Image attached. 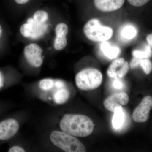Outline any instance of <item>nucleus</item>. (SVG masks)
I'll list each match as a JSON object with an SVG mask.
<instances>
[{"label": "nucleus", "instance_id": "f257e3e1", "mask_svg": "<svg viewBox=\"0 0 152 152\" xmlns=\"http://www.w3.org/2000/svg\"><path fill=\"white\" fill-rule=\"evenodd\" d=\"M60 128L75 137H84L92 133L94 124L89 117L79 114H66L61 120Z\"/></svg>", "mask_w": 152, "mask_h": 152}, {"label": "nucleus", "instance_id": "f03ea898", "mask_svg": "<svg viewBox=\"0 0 152 152\" xmlns=\"http://www.w3.org/2000/svg\"><path fill=\"white\" fill-rule=\"evenodd\" d=\"M51 141L55 146L66 152H85L86 148L75 136L63 131H54L50 136Z\"/></svg>", "mask_w": 152, "mask_h": 152}, {"label": "nucleus", "instance_id": "7ed1b4c3", "mask_svg": "<svg viewBox=\"0 0 152 152\" xmlns=\"http://www.w3.org/2000/svg\"><path fill=\"white\" fill-rule=\"evenodd\" d=\"M103 76L100 71L93 68L83 69L79 72L75 77L77 86L83 91L97 88L102 82Z\"/></svg>", "mask_w": 152, "mask_h": 152}, {"label": "nucleus", "instance_id": "20e7f679", "mask_svg": "<svg viewBox=\"0 0 152 152\" xmlns=\"http://www.w3.org/2000/svg\"><path fill=\"white\" fill-rule=\"evenodd\" d=\"M85 36L89 40L94 42H103L110 39L113 35L111 28L101 24L97 19H91L83 28Z\"/></svg>", "mask_w": 152, "mask_h": 152}, {"label": "nucleus", "instance_id": "39448f33", "mask_svg": "<svg viewBox=\"0 0 152 152\" xmlns=\"http://www.w3.org/2000/svg\"><path fill=\"white\" fill-rule=\"evenodd\" d=\"M47 22L34 14L32 18L28 19L26 23L22 25L20 32L24 37L32 39H39L47 32Z\"/></svg>", "mask_w": 152, "mask_h": 152}, {"label": "nucleus", "instance_id": "423d86ee", "mask_svg": "<svg viewBox=\"0 0 152 152\" xmlns=\"http://www.w3.org/2000/svg\"><path fill=\"white\" fill-rule=\"evenodd\" d=\"M42 53V48L35 43L28 45L24 49V54L26 60L30 65L34 67H39L43 64Z\"/></svg>", "mask_w": 152, "mask_h": 152}, {"label": "nucleus", "instance_id": "0eeeda50", "mask_svg": "<svg viewBox=\"0 0 152 152\" xmlns=\"http://www.w3.org/2000/svg\"><path fill=\"white\" fill-rule=\"evenodd\" d=\"M152 109V97L146 96L134 110L132 118L137 123L145 122L148 119L150 111Z\"/></svg>", "mask_w": 152, "mask_h": 152}, {"label": "nucleus", "instance_id": "6e6552de", "mask_svg": "<svg viewBox=\"0 0 152 152\" xmlns=\"http://www.w3.org/2000/svg\"><path fill=\"white\" fill-rule=\"evenodd\" d=\"M129 69V64L123 58L114 60L109 66L107 75L113 78H121L124 77Z\"/></svg>", "mask_w": 152, "mask_h": 152}, {"label": "nucleus", "instance_id": "1a4fd4ad", "mask_svg": "<svg viewBox=\"0 0 152 152\" xmlns=\"http://www.w3.org/2000/svg\"><path fill=\"white\" fill-rule=\"evenodd\" d=\"M129 97L126 93H117L105 99L104 102L105 108L110 111L114 112L118 107L126 105L129 102Z\"/></svg>", "mask_w": 152, "mask_h": 152}, {"label": "nucleus", "instance_id": "9d476101", "mask_svg": "<svg viewBox=\"0 0 152 152\" xmlns=\"http://www.w3.org/2000/svg\"><path fill=\"white\" fill-rule=\"evenodd\" d=\"M19 124L16 120L8 119L0 123V140H5L12 137L18 131Z\"/></svg>", "mask_w": 152, "mask_h": 152}, {"label": "nucleus", "instance_id": "9b49d317", "mask_svg": "<svg viewBox=\"0 0 152 152\" xmlns=\"http://www.w3.org/2000/svg\"><path fill=\"white\" fill-rule=\"evenodd\" d=\"M69 31L67 25L64 23L58 24L55 28L56 37L54 42V47L57 50H62L66 46V36Z\"/></svg>", "mask_w": 152, "mask_h": 152}, {"label": "nucleus", "instance_id": "f8f14e48", "mask_svg": "<svg viewBox=\"0 0 152 152\" xmlns=\"http://www.w3.org/2000/svg\"><path fill=\"white\" fill-rule=\"evenodd\" d=\"M125 0H94L96 8L104 12H113L121 8Z\"/></svg>", "mask_w": 152, "mask_h": 152}, {"label": "nucleus", "instance_id": "ddd939ff", "mask_svg": "<svg viewBox=\"0 0 152 152\" xmlns=\"http://www.w3.org/2000/svg\"><path fill=\"white\" fill-rule=\"evenodd\" d=\"M101 49L103 53L110 59L115 58L120 52V49L118 47L111 45L107 41L102 42Z\"/></svg>", "mask_w": 152, "mask_h": 152}, {"label": "nucleus", "instance_id": "4468645a", "mask_svg": "<svg viewBox=\"0 0 152 152\" xmlns=\"http://www.w3.org/2000/svg\"><path fill=\"white\" fill-rule=\"evenodd\" d=\"M140 66L142 67L144 72L146 75H149L151 72L152 63L149 59H139L134 57L131 61V69H134Z\"/></svg>", "mask_w": 152, "mask_h": 152}, {"label": "nucleus", "instance_id": "2eb2a0df", "mask_svg": "<svg viewBox=\"0 0 152 152\" xmlns=\"http://www.w3.org/2000/svg\"><path fill=\"white\" fill-rule=\"evenodd\" d=\"M114 113L112 125L114 129H118L122 127L124 122L125 114L122 107H117Z\"/></svg>", "mask_w": 152, "mask_h": 152}, {"label": "nucleus", "instance_id": "dca6fc26", "mask_svg": "<svg viewBox=\"0 0 152 152\" xmlns=\"http://www.w3.org/2000/svg\"><path fill=\"white\" fill-rule=\"evenodd\" d=\"M70 96V93L66 87L58 88L53 96L54 101L58 104L65 103L67 101Z\"/></svg>", "mask_w": 152, "mask_h": 152}, {"label": "nucleus", "instance_id": "f3484780", "mask_svg": "<svg viewBox=\"0 0 152 152\" xmlns=\"http://www.w3.org/2000/svg\"><path fill=\"white\" fill-rule=\"evenodd\" d=\"M137 29L133 26L128 25L126 26L121 31V36L124 39L127 40H131L135 37L137 35Z\"/></svg>", "mask_w": 152, "mask_h": 152}, {"label": "nucleus", "instance_id": "a211bd4d", "mask_svg": "<svg viewBox=\"0 0 152 152\" xmlns=\"http://www.w3.org/2000/svg\"><path fill=\"white\" fill-rule=\"evenodd\" d=\"M151 48L147 45L143 50H135L132 52L133 57L139 59L148 58L152 56Z\"/></svg>", "mask_w": 152, "mask_h": 152}, {"label": "nucleus", "instance_id": "6ab92c4d", "mask_svg": "<svg viewBox=\"0 0 152 152\" xmlns=\"http://www.w3.org/2000/svg\"><path fill=\"white\" fill-rule=\"evenodd\" d=\"M39 87L44 91H49L53 88L55 80L51 79H43L39 83Z\"/></svg>", "mask_w": 152, "mask_h": 152}, {"label": "nucleus", "instance_id": "aec40b11", "mask_svg": "<svg viewBox=\"0 0 152 152\" xmlns=\"http://www.w3.org/2000/svg\"><path fill=\"white\" fill-rule=\"evenodd\" d=\"M151 0H128L129 3L132 6L140 7L145 5Z\"/></svg>", "mask_w": 152, "mask_h": 152}, {"label": "nucleus", "instance_id": "412c9836", "mask_svg": "<svg viewBox=\"0 0 152 152\" xmlns=\"http://www.w3.org/2000/svg\"><path fill=\"white\" fill-rule=\"evenodd\" d=\"M113 86L117 89H121L123 88V84L121 80L118 78H115L113 83Z\"/></svg>", "mask_w": 152, "mask_h": 152}, {"label": "nucleus", "instance_id": "4be33fe9", "mask_svg": "<svg viewBox=\"0 0 152 152\" xmlns=\"http://www.w3.org/2000/svg\"><path fill=\"white\" fill-rule=\"evenodd\" d=\"M9 152H24L25 150L21 147L19 146H14L12 147L9 149Z\"/></svg>", "mask_w": 152, "mask_h": 152}, {"label": "nucleus", "instance_id": "5701e85b", "mask_svg": "<svg viewBox=\"0 0 152 152\" xmlns=\"http://www.w3.org/2000/svg\"><path fill=\"white\" fill-rule=\"evenodd\" d=\"M146 40L149 45L152 48V34L147 36Z\"/></svg>", "mask_w": 152, "mask_h": 152}, {"label": "nucleus", "instance_id": "b1692460", "mask_svg": "<svg viewBox=\"0 0 152 152\" xmlns=\"http://www.w3.org/2000/svg\"><path fill=\"white\" fill-rule=\"evenodd\" d=\"M15 2L19 4H24L28 3L30 0H14Z\"/></svg>", "mask_w": 152, "mask_h": 152}, {"label": "nucleus", "instance_id": "393cba45", "mask_svg": "<svg viewBox=\"0 0 152 152\" xmlns=\"http://www.w3.org/2000/svg\"><path fill=\"white\" fill-rule=\"evenodd\" d=\"M4 83V78L1 73L0 72V89L3 87Z\"/></svg>", "mask_w": 152, "mask_h": 152}]
</instances>
